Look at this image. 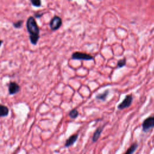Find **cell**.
I'll return each instance as SVG.
<instances>
[{
  "label": "cell",
  "mask_w": 154,
  "mask_h": 154,
  "mask_svg": "<svg viewBox=\"0 0 154 154\" xmlns=\"http://www.w3.org/2000/svg\"><path fill=\"white\" fill-rule=\"evenodd\" d=\"M79 115V113L78 111H77L76 109H73L69 113V117L72 119H76L77 117Z\"/></svg>",
  "instance_id": "cell-12"
},
{
  "label": "cell",
  "mask_w": 154,
  "mask_h": 154,
  "mask_svg": "<svg viewBox=\"0 0 154 154\" xmlns=\"http://www.w3.org/2000/svg\"><path fill=\"white\" fill-rule=\"evenodd\" d=\"M72 59L74 60H93L94 57L90 54L84 53L81 52H75L72 55Z\"/></svg>",
  "instance_id": "cell-2"
},
{
  "label": "cell",
  "mask_w": 154,
  "mask_h": 154,
  "mask_svg": "<svg viewBox=\"0 0 154 154\" xmlns=\"http://www.w3.org/2000/svg\"><path fill=\"white\" fill-rule=\"evenodd\" d=\"M132 100H133V97L132 94L126 95L125 96V99L123 100V101L118 106V108L121 110L129 107L131 105L132 102Z\"/></svg>",
  "instance_id": "cell-5"
},
{
  "label": "cell",
  "mask_w": 154,
  "mask_h": 154,
  "mask_svg": "<svg viewBox=\"0 0 154 154\" xmlns=\"http://www.w3.org/2000/svg\"><path fill=\"white\" fill-rule=\"evenodd\" d=\"M126 58H123V59H121L118 62V67L119 68H122L126 65Z\"/></svg>",
  "instance_id": "cell-14"
},
{
  "label": "cell",
  "mask_w": 154,
  "mask_h": 154,
  "mask_svg": "<svg viewBox=\"0 0 154 154\" xmlns=\"http://www.w3.org/2000/svg\"><path fill=\"white\" fill-rule=\"evenodd\" d=\"M9 93L10 95H14L17 93H18L21 91V86H19L17 83L16 82H10L9 84Z\"/></svg>",
  "instance_id": "cell-6"
},
{
  "label": "cell",
  "mask_w": 154,
  "mask_h": 154,
  "mask_svg": "<svg viewBox=\"0 0 154 154\" xmlns=\"http://www.w3.org/2000/svg\"><path fill=\"white\" fill-rule=\"evenodd\" d=\"M23 23L24 21L23 20H19L18 21H17L16 23H15L13 24V27L15 28H17V29H19V28H21L23 25Z\"/></svg>",
  "instance_id": "cell-13"
},
{
  "label": "cell",
  "mask_w": 154,
  "mask_h": 154,
  "mask_svg": "<svg viewBox=\"0 0 154 154\" xmlns=\"http://www.w3.org/2000/svg\"><path fill=\"white\" fill-rule=\"evenodd\" d=\"M104 126L99 127L97 128V129L95 131V132H94V134L93 135V137H92L93 142H96L98 140V139H100V137L101 136V134L104 129Z\"/></svg>",
  "instance_id": "cell-7"
},
{
  "label": "cell",
  "mask_w": 154,
  "mask_h": 154,
  "mask_svg": "<svg viewBox=\"0 0 154 154\" xmlns=\"http://www.w3.org/2000/svg\"><path fill=\"white\" fill-rule=\"evenodd\" d=\"M2 44H3V41L0 40V47L1 46V45H2Z\"/></svg>",
  "instance_id": "cell-17"
},
{
  "label": "cell",
  "mask_w": 154,
  "mask_h": 154,
  "mask_svg": "<svg viewBox=\"0 0 154 154\" xmlns=\"http://www.w3.org/2000/svg\"><path fill=\"white\" fill-rule=\"evenodd\" d=\"M9 113V109L4 105H0V117L7 116Z\"/></svg>",
  "instance_id": "cell-9"
},
{
  "label": "cell",
  "mask_w": 154,
  "mask_h": 154,
  "mask_svg": "<svg viewBox=\"0 0 154 154\" xmlns=\"http://www.w3.org/2000/svg\"><path fill=\"white\" fill-rule=\"evenodd\" d=\"M62 25V19L58 16H54L50 22V28L52 30L55 31L59 30Z\"/></svg>",
  "instance_id": "cell-4"
},
{
  "label": "cell",
  "mask_w": 154,
  "mask_h": 154,
  "mask_svg": "<svg viewBox=\"0 0 154 154\" xmlns=\"http://www.w3.org/2000/svg\"><path fill=\"white\" fill-rule=\"evenodd\" d=\"M108 94H109V90H106L105 92H104L102 93L96 94V99L98 100H101L102 101H105L107 98Z\"/></svg>",
  "instance_id": "cell-10"
},
{
  "label": "cell",
  "mask_w": 154,
  "mask_h": 154,
  "mask_svg": "<svg viewBox=\"0 0 154 154\" xmlns=\"http://www.w3.org/2000/svg\"><path fill=\"white\" fill-rule=\"evenodd\" d=\"M26 27L30 34L29 39L30 42L33 45H36L40 38V29L37 25L35 18L33 16H30L28 18Z\"/></svg>",
  "instance_id": "cell-1"
},
{
  "label": "cell",
  "mask_w": 154,
  "mask_h": 154,
  "mask_svg": "<svg viewBox=\"0 0 154 154\" xmlns=\"http://www.w3.org/2000/svg\"><path fill=\"white\" fill-rule=\"evenodd\" d=\"M42 15H43V14H35V15H34L35 17H37V18L41 17Z\"/></svg>",
  "instance_id": "cell-16"
},
{
  "label": "cell",
  "mask_w": 154,
  "mask_h": 154,
  "mask_svg": "<svg viewBox=\"0 0 154 154\" xmlns=\"http://www.w3.org/2000/svg\"><path fill=\"white\" fill-rule=\"evenodd\" d=\"M138 145L137 143H133L128 149V150L126 151V152L124 154H132L135 150H136L137 148Z\"/></svg>",
  "instance_id": "cell-11"
},
{
  "label": "cell",
  "mask_w": 154,
  "mask_h": 154,
  "mask_svg": "<svg viewBox=\"0 0 154 154\" xmlns=\"http://www.w3.org/2000/svg\"><path fill=\"white\" fill-rule=\"evenodd\" d=\"M78 134H73L72 136H71L66 142L65 143V146L66 147H69L70 146H72V145H73L76 141L78 139Z\"/></svg>",
  "instance_id": "cell-8"
},
{
  "label": "cell",
  "mask_w": 154,
  "mask_h": 154,
  "mask_svg": "<svg viewBox=\"0 0 154 154\" xmlns=\"http://www.w3.org/2000/svg\"><path fill=\"white\" fill-rule=\"evenodd\" d=\"M31 3L33 6L36 7H41L42 5V2L40 0H31Z\"/></svg>",
  "instance_id": "cell-15"
},
{
  "label": "cell",
  "mask_w": 154,
  "mask_h": 154,
  "mask_svg": "<svg viewBox=\"0 0 154 154\" xmlns=\"http://www.w3.org/2000/svg\"><path fill=\"white\" fill-rule=\"evenodd\" d=\"M154 128V115L147 118L142 123V129L144 132H147Z\"/></svg>",
  "instance_id": "cell-3"
}]
</instances>
